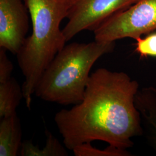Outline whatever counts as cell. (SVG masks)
<instances>
[{
  "label": "cell",
  "mask_w": 156,
  "mask_h": 156,
  "mask_svg": "<svg viewBox=\"0 0 156 156\" xmlns=\"http://www.w3.org/2000/svg\"><path fill=\"white\" fill-rule=\"evenodd\" d=\"M115 47V42L97 41L66 45L46 68L34 94L62 105L79 104L83 98L91 68Z\"/></svg>",
  "instance_id": "cell-3"
},
{
  "label": "cell",
  "mask_w": 156,
  "mask_h": 156,
  "mask_svg": "<svg viewBox=\"0 0 156 156\" xmlns=\"http://www.w3.org/2000/svg\"><path fill=\"white\" fill-rule=\"evenodd\" d=\"M75 156H129L131 153L127 150L118 149L109 145L104 150L95 148L91 142L84 143L75 147L73 150Z\"/></svg>",
  "instance_id": "cell-11"
},
{
  "label": "cell",
  "mask_w": 156,
  "mask_h": 156,
  "mask_svg": "<svg viewBox=\"0 0 156 156\" xmlns=\"http://www.w3.org/2000/svg\"><path fill=\"white\" fill-rule=\"evenodd\" d=\"M139 83L124 72L104 68L90 75L83 98L70 109L57 112L55 122L65 147L101 140L127 150L144 129L135 99Z\"/></svg>",
  "instance_id": "cell-1"
},
{
  "label": "cell",
  "mask_w": 156,
  "mask_h": 156,
  "mask_svg": "<svg viewBox=\"0 0 156 156\" xmlns=\"http://www.w3.org/2000/svg\"><path fill=\"white\" fill-rule=\"evenodd\" d=\"M156 30V0H138L102 23L93 31L95 41L136 39Z\"/></svg>",
  "instance_id": "cell-4"
},
{
  "label": "cell",
  "mask_w": 156,
  "mask_h": 156,
  "mask_svg": "<svg viewBox=\"0 0 156 156\" xmlns=\"http://www.w3.org/2000/svg\"><path fill=\"white\" fill-rule=\"evenodd\" d=\"M138 0H72L67 24L62 29L67 41L84 30L94 31L102 23Z\"/></svg>",
  "instance_id": "cell-5"
},
{
  "label": "cell",
  "mask_w": 156,
  "mask_h": 156,
  "mask_svg": "<svg viewBox=\"0 0 156 156\" xmlns=\"http://www.w3.org/2000/svg\"><path fill=\"white\" fill-rule=\"evenodd\" d=\"M21 123L17 113L1 119L0 156H16L22 144Z\"/></svg>",
  "instance_id": "cell-8"
},
{
  "label": "cell",
  "mask_w": 156,
  "mask_h": 156,
  "mask_svg": "<svg viewBox=\"0 0 156 156\" xmlns=\"http://www.w3.org/2000/svg\"><path fill=\"white\" fill-rule=\"evenodd\" d=\"M46 142L45 147L39 149L31 140L22 142L20 147L22 156H67L68 152L61 142L49 131L46 132Z\"/></svg>",
  "instance_id": "cell-10"
},
{
  "label": "cell",
  "mask_w": 156,
  "mask_h": 156,
  "mask_svg": "<svg viewBox=\"0 0 156 156\" xmlns=\"http://www.w3.org/2000/svg\"><path fill=\"white\" fill-rule=\"evenodd\" d=\"M28 13L24 0H0V48L17 55L27 38Z\"/></svg>",
  "instance_id": "cell-6"
},
{
  "label": "cell",
  "mask_w": 156,
  "mask_h": 156,
  "mask_svg": "<svg viewBox=\"0 0 156 156\" xmlns=\"http://www.w3.org/2000/svg\"><path fill=\"white\" fill-rule=\"evenodd\" d=\"M135 104L144 125L148 140L156 151V89L147 87L138 90Z\"/></svg>",
  "instance_id": "cell-7"
},
{
  "label": "cell",
  "mask_w": 156,
  "mask_h": 156,
  "mask_svg": "<svg viewBox=\"0 0 156 156\" xmlns=\"http://www.w3.org/2000/svg\"><path fill=\"white\" fill-rule=\"evenodd\" d=\"M32 23L31 34L17 53L24 77L22 85L26 105L30 110L35 87L46 68L67 42L60 29L72 0H24Z\"/></svg>",
  "instance_id": "cell-2"
},
{
  "label": "cell",
  "mask_w": 156,
  "mask_h": 156,
  "mask_svg": "<svg viewBox=\"0 0 156 156\" xmlns=\"http://www.w3.org/2000/svg\"><path fill=\"white\" fill-rule=\"evenodd\" d=\"M5 49L0 48V83H3L12 78L13 65L6 55Z\"/></svg>",
  "instance_id": "cell-13"
},
{
  "label": "cell",
  "mask_w": 156,
  "mask_h": 156,
  "mask_svg": "<svg viewBox=\"0 0 156 156\" xmlns=\"http://www.w3.org/2000/svg\"><path fill=\"white\" fill-rule=\"evenodd\" d=\"M23 98L22 86L15 78L12 77L5 82L0 83V118L16 113Z\"/></svg>",
  "instance_id": "cell-9"
},
{
  "label": "cell",
  "mask_w": 156,
  "mask_h": 156,
  "mask_svg": "<svg viewBox=\"0 0 156 156\" xmlns=\"http://www.w3.org/2000/svg\"><path fill=\"white\" fill-rule=\"evenodd\" d=\"M135 41V51L140 55V58L156 57V32L147 34L144 38H136Z\"/></svg>",
  "instance_id": "cell-12"
}]
</instances>
